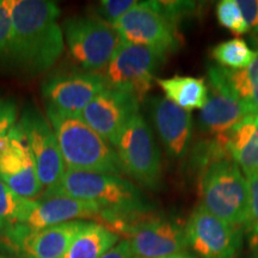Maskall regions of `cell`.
<instances>
[{"instance_id": "1", "label": "cell", "mask_w": 258, "mask_h": 258, "mask_svg": "<svg viewBox=\"0 0 258 258\" xmlns=\"http://www.w3.org/2000/svg\"><path fill=\"white\" fill-rule=\"evenodd\" d=\"M10 4L14 35L9 60L28 74L47 72L64 49L59 6L48 0H10Z\"/></svg>"}, {"instance_id": "2", "label": "cell", "mask_w": 258, "mask_h": 258, "mask_svg": "<svg viewBox=\"0 0 258 258\" xmlns=\"http://www.w3.org/2000/svg\"><path fill=\"white\" fill-rule=\"evenodd\" d=\"M64 196L99 206L104 212L103 226L120 235L138 219L153 211L144 194L121 176L66 170L55 185L44 190L42 198Z\"/></svg>"}, {"instance_id": "3", "label": "cell", "mask_w": 258, "mask_h": 258, "mask_svg": "<svg viewBox=\"0 0 258 258\" xmlns=\"http://www.w3.org/2000/svg\"><path fill=\"white\" fill-rule=\"evenodd\" d=\"M66 170L102 175L123 173L115 148L89 127L80 116H69L47 108Z\"/></svg>"}, {"instance_id": "4", "label": "cell", "mask_w": 258, "mask_h": 258, "mask_svg": "<svg viewBox=\"0 0 258 258\" xmlns=\"http://www.w3.org/2000/svg\"><path fill=\"white\" fill-rule=\"evenodd\" d=\"M201 205L227 224L244 228L249 208V185L231 159L212 163L200 173Z\"/></svg>"}, {"instance_id": "5", "label": "cell", "mask_w": 258, "mask_h": 258, "mask_svg": "<svg viewBox=\"0 0 258 258\" xmlns=\"http://www.w3.org/2000/svg\"><path fill=\"white\" fill-rule=\"evenodd\" d=\"M62 32L71 56L84 72L105 70L122 42L114 27L96 15L66 19Z\"/></svg>"}, {"instance_id": "6", "label": "cell", "mask_w": 258, "mask_h": 258, "mask_svg": "<svg viewBox=\"0 0 258 258\" xmlns=\"http://www.w3.org/2000/svg\"><path fill=\"white\" fill-rule=\"evenodd\" d=\"M114 147L123 173L147 189L161 188L163 164L160 151L150 125L140 112L131 118Z\"/></svg>"}, {"instance_id": "7", "label": "cell", "mask_w": 258, "mask_h": 258, "mask_svg": "<svg viewBox=\"0 0 258 258\" xmlns=\"http://www.w3.org/2000/svg\"><path fill=\"white\" fill-rule=\"evenodd\" d=\"M112 27L121 40L150 47L167 56L182 43L178 25L161 9L159 2H138Z\"/></svg>"}, {"instance_id": "8", "label": "cell", "mask_w": 258, "mask_h": 258, "mask_svg": "<svg viewBox=\"0 0 258 258\" xmlns=\"http://www.w3.org/2000/svg\"><path fill=\"white\" fill-rule=\"evenodd\" d=\"M165 59L152 48L122 41L103 77L108 88L127 92L141 103L152 89L154 76Z\"/></svg>"}, {"instance_id": "9", "label": "cell", "mask_w": 258, "mask_h": 258, "mask_svg": "<svg viewBox=\"0 0 258 258\" xmlns=\"http://www.w3.org/2000/svg\"><path fill=\"white\" fill-rule=\"evenodd\" d=\"M86 224L74 220L36 231L17 225L3 231V240L5 249L22 258H62Z\"/></svg>"}, {"instance_id": "10", "label": "cell", "mask_w": 258, "mask_h": 258, "mask_svg": "<svg viewBox=\"0 0 258 258\" xmlns=\"http://www.w3.org/2000/svg\"><path fill=\"white\" fill-rule=\"evenodd\" d=\"M188 246L201 258H234L239 252L244 228L235 227L200 205L185 225Z\"/></svg>"}, {"instance_id": "11", "label": "cell", "mask_w": 258, "mask_h": 258, "mask_svg": "<svg viewBox=\"0 0 258 258\" xmlns=\"http://www.w3.org/2000/svg\"><path fill=\"white\" fill-rule=\"evenodd\" d=\"M135 258H164L185 252V228L171 219L145 215L122 231Z\"/></svg>"}, {"instance_id": "12", "label": "cell", "mask_w": 258, "mask_h": 258, "mask_svg": "<svg viewBox=\"0 0 258 258\" xmlns=\"http://www.w3.org/2000/svg\"><path fill=\"white\" fill-rule=\"evenodd\" d=\"M18 124L27 138L42 188L50 189L66 171L54 129L36 109H27Z\"/></svg>"}, {"instance_id": "13", "label": "cell", "mask_w": 258, "mask_h": 258, "mask_svg": "<svg viewBox=\"0 0 258 258\" xmlns=\"http://www.w3.org/2000/svg\"><path fill=\"white\" fill-rule=\"evenodd\" d=\"M108 88L101 73L72 72L51 77L42 86L47 108L63 115L80 116L90 102Z\"/></svg>"}, {"instance_id": "14", "label": "cell", "mask_w": 258, "mask_h": 258, "mask_svg": "<svg viewBox=\"0 0 258 258\" xmlns=\"http://www.w3.org/2000/svg\"><path fill=\"white\" fill-rule=\"evenodd\" d=\"M139 105L129 93L106 88L89 103L80 117L114 147L131 118L140 112Z\"/></svg>"}, {"instance_id": "15", "label": "cell", "mask_w": 258, "mask_h": 258, "mask_svg": "<svg viewBox=\"0 0 258 258\" xmlns=\"http://www.w3.org/2000/svg\"><path fill=\"white\" fill-rule=\"evenodd\" d=\"M208 98L199 115V131L214 137L230 131L247 115V109L235 98L226 84L219 64L208 67Z\"/></svg>"}, {"instance_id": "16", "label": "cell", "mask_w": 258, "mask_h": 258, "mask_svg": "<svg viewBox=\"0 0 258 258\" xmlns=\"http://www.w3.org/2000/svg\"><path fill=\"white\" fill-rule=\"evenodd\" d=\"M0 180L28 200L36 199L43 191L27 138L18 123L0 151Z\"/></svg>"}, {"instance_id": "17", "label": "cell", "mask_w": 258, "mask_h": 258, "mask_svg": "<svg viewBox=\"0 0 258 258\" xmlns=\"http://www.w3.org/2000/svg\"><path fill=\"white\" fill-rule=\"evenodd\" d=\"M150 115L166 153L173 159L188 154L192 138V117L165 97L150 99Z\"/></svg>"}, {"instance_id": "18", "label": "cell", "mask_w": 258, "mask_h": 258, "mask_svg": "<svg viewBox=\"0 0 258 258\" xmlns=\"http://www.w3.org/2000/svg\"><path fill=\"white\" fill-rule=\"evenodd\" d=\"M103 214V209L92 202L51 196L37 200L36 207L29 215L24 226L36 231L78 219H98L102 221Z\"/></svg>"}, {"instance_id": "19", "label": "cell", "mask_w": 258, "mask_h": 258, "mask_svg": "<svg viewBox=\"0 0 258 258\" xmlns=\"http://www.w3.org/2000/svg\"><path fill=\"white\" fill-rule=\"evenodd\" d=\"M230 159L245 177L258 173V114H251L222 133Z\"/></svg>"}, {"instance_id": "20", "label": "cell", "mask_w": 258, "mask_h": 258, "mask_svg": "<svg viewBox=\"0 0 258 258\" xmlns=\"http://www.w3.org/2000/svg\"><path fill=\"white\" fill-rule=\"evenodd\" d=\"M158 85L165 93V98L184 110L202 109L208 98V86L203 79L195 77L175 76L157 79Z\"/></svg>"}, {"instance_id": "21", "label": "cell", "mask_w": 258, "mask_h": 258, "mask_svg": "<svg viewBox=\"0 0 258 258\" xmlns=\"http://www.w3.org/2000/svg\"><path fill=\"white\" fill-rule=\"evenodd\" d=\"M120 241V235L97 222H88L62 258H101Z\"/></svg>"}, {"instance_id": "22", "label": "cell", "mask_w": 258, "mask_h": 258, "mask_svg": "<svg viewBox=\"0 0 258 258\" xmlns=\"http://www.w3.org/2000/svg\"><path fill=\"white\" fill-rule=\"evenodd\" d=\"M250 66L231 70L220 66L221 73L230 91L250 114H258V50Z\"/></svg>"}, {"instance_id": "23", "label": "cell", "mask_w": 258, "mask_h": 258, "mask_svg": "<svg viewBox=\"0 0 258 258\" xmlns=\"http://www.w3.org/2000/svg\"><path fill=\"white\" fill-rule=\"evenodd\" d=\"M36 200L19 196L0 180V227L3 231L17 225H24L36 207Z\"/></svg>"}, {"instance_id": "24", "label": "cell", "mask_w": 258, "mask_h": 258, "mask_svg": "<svg viewBox=\"0 0 258 258\" xmlns=\"http://www.w3.org/2000/svg\"><path fill=\"white\" fill-rule=\"evenodd\" d=\"M257 51L247 46L241 38L220 42L212 49V57L219 66L231 70H241L250 66L256 59Z\"/></svg>"}, {"instance_id": "25", "label": "cell", "mask_w": 258, "mask_h": 258, "mask_svg": "<svg viewBox=\"0 0 258 258\" xmlns=\"http://www.w3.org/2000/svg\"><path fill=\"white\" fill-rule=\"evenodd\" d=\"M246 179L249 185V208L244 233L250 250L258 254V173L247 176Z\"/></svg>"}, {"instance_id": "26", "label": "cell", "mask_w": 258, "mask_h": 258, "mask_svg": "<svg viewBox=\"0 0 258 258\" xmlns=\"http://www.w3.org/2000/svg\"><path fill=\"white\" fill-rule=\"evenodd\" d=\"M217 17L220 25L234 35H244L250 31L237 0H222L217 5Z\"/></svg>"}, {"instance_id": "27", "label": "cell", "mask_w": 258, "mask_h": 258, "mask_svg": "<svg viewBox=\"0 0 258 258\" xmlns=\"http://www.w3.org/2000/svg\"><path fill=\"white\" fill-rule=\"evenodd\" d=\"M14 24L10 0H0V59H9L11 50Z\"/></svg>"}, {"instance_id": "28", "label": "cell", "mask_w": 258, "mask_h": 258, "mask_svg": "<svg viewBox=\"0 0 258 258\" xmlns=\"http://www.w3.org/2000/svg\"><path fill=\"white\" fill-rule=\"evenodd\" d=\"M137 4V0H102L97 8L96 16L112 25Z\"/></svg>"}, {"instance_id": "29", "label": "cell", "mask_w": 258, "mask_h": 258, "mask_svg": "<svg viewBox=\"0 0 258 258\" xmlns=\"http://www.w3.org/2000/svg\"><path fill=\"white\" fill-rule=\"evenodd\" d=\"M17 104L11 99H0V151L9 143L12 129L17 124Z\"/></svg>"}, {"instance_id": "30", "label": "cell", "mask_w": 258, "mask_h": 258, "mask_svg": "<svg viewBox=\"0 0 258 258\" xmlns=\"http://www.w3.org/2000/svg\"><path fill=\"white\" fill-rule=\"evenodd\" d=\"M253 36L258 35V0H237Z\"/></svg>"}, {"instance_id": "31", "label": "cell", "mask_w": 258, "mask_h": 258, "mask_svg": "<svg viewBox=\"0 0 258 258\" xmlns=\"http://www.w3.org/2000/svg\"><path fill=\"white\" fill-rule=\"evenodd\" d=\"M101 258H135L131 244L127 239L120 240L112 249L106 252Z\"/></svg>"}, {"instance_id": "32", "label": "cell", "mask_w": 258, "mask_h": 258, "mask_svg": "<svg viewBox=\"0 0 258 258\" xmlns=\"http://www.w3.org/2000/svg\"><path fill=\"white\" fill-rule=\"evenodd\" d=\"M164 258H195L191 254L186 253V252H182V253H177V254H172V256H167Z\"/></svg>"}, {"instance_id": "33", "label": "cell", "mask_w": 258, "mask_h": 258, "mask_svg": "<svg viewBox=\"0 0 258 258\" xmlns=\"http://www.w3.org/2000/svg\"><path fill=\"white\" fill-rule=\"evenodd\" d=\"M5 249V245H4V240H3V228L0 227V250Z\"/></svg>"}, {"instance_id": "34", "label": "cell", "mask_w": 258, "mask_h": 258, "mask_svg": "<svg viewBox=\"0 0 258 258\" xmlns=\"http://www.w3.org/2000/svg\"><path fill=\"white\" fill-rule=\"evenodd\" d=\"M252 43H253L254 50H258V35H257V36L252 37Z\"/></svg>"}, {"instance_id": "35", "label": "cell", "mask_w": 258, "mask_h": 258, "mask_svg": "<svg viewBox=\"0 0 258 258\" xmlns=\"http://www.w3.org/2000/svg\"><path fill=\"white\" fill-rule=\"evenodd\" d=\"M0 258H17V257H14V256H8V254L0 253Z\"/></svg>"}, {"instance_id": "36", "label": "cell", "mask_w": 258, "mask_h": 258, "mask_svg": "<svg viewBox=\"0 0 258 258\" xmlns=\"http://www.w3.org/2000/svg\"><path fill=\"white\" fill-rule=\"evenodd\" d=\"M256 258H258V256H257V257H256Z\"/></svg>"}]
</instances>
